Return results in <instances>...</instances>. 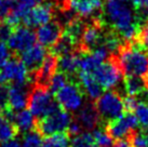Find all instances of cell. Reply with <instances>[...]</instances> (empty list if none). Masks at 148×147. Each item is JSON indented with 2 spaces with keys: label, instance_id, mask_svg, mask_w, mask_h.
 <instances>
[{
  "label": "cell",
  "instance_id": "obj_1",
  "mask_svg": "<svg viewBox=\"0 0 148 147\" xmlns=\"http://www.w3.org/2000/svg\"><path fill=\"white\" fill-rule=\"evenodd\" d=\"M103 20L117 32L127 28L136 21V14L129 0H107L104 2Z\"/></svg>",
  "mask_w": 148,
  "mask_h": 147
},
{
  "label": "cell",
  "instance_id": "obj_2",
  "mask_svg": "<svg viewBox=\"0 0 148 147\" xmlns=\"http://www.w3.org/2000/svg\"><path fill=\"white\" fill-rule=\"evenodd\" d=\"M138 43L120 50L118 63L125 76H146L148 70V53Z\"/></svg>",
  "mask_w": 148,
  "mask_h": 147
},
{
  "label": "cell",
  "instance_id": "obj_3",
  "mask_svg": "<svg viewBox=\"0 0 148 147\" xmlns=\"http://www.w3.org/2000/svg\"><path fill=\"white\" fill-rule=\"evenodd\" d=\"M28 107L32 114L36 118L40 119L58 110L60 105L48 87L37 84L29 92Z\"/></svg>",
  "mask_w": 148,
  "mask_h": 147
},
{
  "label": "cell",
  "instance_id": "obj_4",
  "mask_svg": "<svg viewBox=\"0 0 148 147\" xmlns=\"http://www.w3.org/2000/svg\"><path fill=\"white\" fill-rule=\"evenodd\" d=\"M94 105L101 118L106 121L119 118L125 111L123 98H121L119 93L114 90H107L106 92L102 93Z\"/></svg>",
  "mask_w": 148,
  "mask_h": 147
},
{
  "label": "cell",
  "instance_id": "obj_5",
  "mask_svg": "<svg viewBox=\"0 0 148 147\" xmlns=\"http://www.w3.org/2000/svg\"><path fill=\"white\" fill-rule=\"evenodd\" d=\"M71 121V114L60 107L51 115L39 119L36 127L43 136H50L58 132H65Z\"/></svg>",
  "mask_w": 148,
  "mask_h": 147
},
{
  "label": "cell",
  "instance_id": "obj_6",
  "mask_svg": "<svg viewBox=\"0 0 148 147\" xmlns=\"http://www.w3.org/2000/svg\"><path fill=\"white\" fill-rule=\"evenodd\" d=\"M93 76L104 90H114L122 79V70L116 60H106L93 71Z\"/></svg>",
  "mask_w": 148,
  "mask_h": 147
},
{
  "label": "cell",
  "instance_id": "obj_7",
  "mask_svg": "<svg viewBox=\"0 0 148 147\" xmlns=\"http://www.w3.org/2000/svg\"><path fill=\"white\" fill-rule=\"evenodd\" d=\"M30 73L21 58H10L7 64L0 68V83L7 84L12 82L13 84L26 86L30 79Z\"/></svg>",
  "mask_w": 148,
  "mask_h": 147
},
{
  "label": "cell",
  "instance_id": "obj_8",
  "mask_svg": "<svg viewBox=\"0 0 148 147\" xmlns=\"http://www.w3.org/2000/svg\"><path fill=\"white\" fill-rule=\"evenodd\" d=\"M56 102L63 109L69 113L78 111L83 106V92L75 82H67L61 90L55 93Z\"/></svg>",
  "mask_w": 148,
  "mask_h": 147
},
{
  "label": "cell",
  "instance_id": "obj_9",
  "mask_svg": "<svg viewBox=\"0 0 148 147\" xmlns=\"http://www.w3.org/2000/svg\"><path fill=\"white\" fill-rule=\"evenodd\" d=\"M138 127V121L134 114L131 111L124 113L119 118L107 121L106 131L114 139H123L130 137V135L135 132Z\"/></svg>",
  "mask_w": 148,
  "mask_h": 147
},
{
  "label": "cell",
  "instance_id": "obj_10",
  "mask_svg": "<svg viewBox=\"0 0 148 147\" xmlns=\"http://www.w3.org/2000/svg\"><path fill=\"white\" fill-rule=\"evenodd\" d=\"M37 41L36 33L27 26H17L13 29L12 34L8 39V45L11 51L15 53H22L33 47Z\"/></svg>",
  "mask_w": 148,
  "mask_h": 147
},
{
  "label": "cell",
  "instance_id": "obj_11",
  "mask_svg": "<svg viewBox=\"0 0 148 147\" xmlns=\"http://www.w3.org/2000/svg\"><path fill=\"white\" fill-rule=\"evenodd\" d=\"M53 3L41 2L30 8L23 17L22 23L27 27H39L49 23L53 19Z\"/></svg>",
  "mask_w": 148,
  "mask_h": 147
},
{
  "label": "cell",
  "instance_id": "obj_12",
  "mask_svg": "<svg viewBox=\"0 0 148 147\" xmlns=\"http://www.w3.org/2000/svg\"><path fill=\"white\" fill-rule=\"evenodd\" d=\"M62 34L63 29L61 24L58 22L51 21L38 27L36 32V38L39 45H43L45 48H52L62 37Z\"/></svg>",
  "mask_w": 148,
  "mask_h": 147
},
{
  "label": "cell",
  "instance_id": "obj_13",
  "mask_svg": "<svg viewBox=\"0 0 148 147\" xmlns=\"http://www.w3.org/2000/svg\"><path fill=\"white\" fill-rule=\"evenodd\" d=\"M108 56H109V51L104 45H99L92 51H89L88 53L84 52L82 54L79 70L93 73L102 63L108 60Z\"/></svg>",
  "mask_w": 148,
  "mask_h": 147
},
{
  "label": "cell",
  "instance_id": "obj_14",
  "mask_svg": "<svg viewBox=\"0 0 148 147\" xmlns=\"http://www.w3.org/2000/svg\"><path fill=\"white\" fill-rule=\"evenodd\" d=\"M48 55L47 48L41 45H35L29 49L21 53V61L27 67L30 75H34L38 71L45 58Z\"/></svg>",
  "mask_w": 148,
  "mask_h": 147
},
{
  "label": "cell",
  "instance_id": "obj_15",
  "mask_svg": "<svg viewBox=\"0 0 148 147\" xmlns=\"http://www.w3.org/2000/svg\"><path fill=\"white\" fill-rule=\"evenodd\" d=\"M3 116H5L9 120H11L13 124L16 127L18 132L26 133L30 130H34L36 127V117L32 114L29 109H22L20 111H13L7 108Z\"/></svg>",
  "mask_w": 148,
  "mask_h": 147
},
{
  "label": "cell",
  "instance_id": "obj_16",
  "mask_svg": "<svg viewBox=\"0 0 148 147\" xmlns=\"http://www.w3.org/2000/svg\"><path fill=\"white\" fill-rule=\"evenodd\" d=\"M68 9L80 17L94 16L103 9V0H67Z\"/></svg>",
  "mask_w": 148,
  "mask_h": 147
},
{
  "label": "cell",
  "instance_id": "obj_17",
  "mask_svg": "<svg viewBox=\"0 0 148 147\" xmlns=\"http://www.w3.org/2000/svg\"><path fill=\"white\" fill-rule=\"evenodd\" d=\"M103 39V30L102 25L99 23V21L94 22L93 24L86 25L83 29L82 36L80 39V45L83 52H89L99 47L101 41Z\"/></svg>",
  "mask_w": 148,
  "mask_h": 147
},
{
  "label": "cell",
  "instance_id": "obj_18",
  "mask_svg": "<svg viewBox=\"0 0 148 147\" xmlns=\"http://www.w3.org/2000/svg\"><path fill=\"white\" fill-rule=\"evenodd\" d=\"M28 95L26 87L21 84H12L8 91V108L13 111H20L28 106Z\"/></svg>",
  "mask_w": 148,
  "mask_h": 147
},
{
  "label": "cell",
  "instance_id": "obj_19",
  "mask_svg": "<svg viewBox=\"0 0 148 147\" xmlns=\"http://www.w3.org/2000/svg\"><path fill=\"white\" fill-rule=\"evenodd\" d=\"M101 116L93 104H83V106L78 110V121L84 130H94L97 128L101 121Z\"/></svg>",
  "mask_w": 148,
  "mask_h": 147
},
{
  "label": "cell",
  "instance_id": "obj_20",
  "mask_svg": "<svg viewBox=\"0 0 148 147\" xmlns=\"http://www.w3.org/2000/svg\"><path fill=\"white\" fill-rule=\"evenodd\" d=\"M78 79L80 84L82 87L83 92L86 94V96L91 101H96L103 93V88L101 87L99 82L96 81L92 73H86L79 70Z\"/></svg>",
  "mask_w": 148,
  "mask_h": 147
},
{
  "label": "cell",
  "instance_id": "obj_21",
  "mask_svg": "<svg viewBox=\"0 0 148 147\" xmlns=\"http://www.w3.org/2000/svg\"><path fill=\"white\" fill-rule=\"evenodd\" d=\"M82 54L78 52L71 51L69 53L63 54L61 56H58V67L56 69L61 70L64 74L74 75L80 68V62H81Z\"/></svg>",
  "mask_w": 148,
  "mask_h": 147
},
{
  "label": "cell",
  "instance_id": "obj_22",
  "mask_svg": "<svg viewBox=\"0 0 148 147\" xmlns=\"http://www.w3.org/2000/svg\"><path fill=\"white\" fill-rule=\"evenodd\" d=\"M56 67H58V58H56V56L53 55L52 53L48 54L47 57L45 58L43 63L40 66V68L38 69L37 73L35 74V78L37 80L38 84L47 86L50 77L56 70Z\"/></svg>",
  "mask_w": 148,
  "mask_h": 147
},
{
  "label": "cell",
  "instance_id": "obj_23",
  "mask_svg": "<svg viewBox=\"0 0 148 147\" xmlns=\"http://www.w3.org/2000/svg\"><path fill=\"white\" fill-rule=\"evenodd\" d=\"M147 87V81L142 76H127L123 82V89L127 95L138 96Z\"/></svg>",
  "mask_w": 148,
  "mask_h": 147
},
{
  "label": "cell",
  "instance_id": "obj_24",
  "mask_svg": "<svg viewBox=\"0 0 148 147\" xmlns=\"http://www.w3.org/2000/svg\"><path fill=\"white\" fill-rule=\"evenodd\" d=\"M17 133L18 131L12 121L3 115H0V143L15 139Z\"/></svg>",
  "mask_w": 148,
  "mask_h": 147
},
{
  "label": "cell",
  "instance_id": "obj_25",
  "mask_svg": "<svg viewBox=\"0 0 148 147\" xmlns=\"http://www.w3.org/2000/svg\"><path fill=\"white\" fill-rule=\"evenodd\" d=\"M76 42H75L69 36H67L66 34L63 33L62 37L58 39V41L55 43V45L51 48L52 52L51 53L55 55V56H61L63 54L69 53L73 51L75 47H76Z\"/></svg>",
  "mask_w": 148,
  "mask_h": 147
},
{
  "label": "cell",
  "instance_id": "obj_26",
  "mask_svg": "<svg viewBox=\"0 0 148 147\" xmlns=\"http://www.w3.org/2000/svg\"><path fill=\"white\" fill-rule=\"evenodd\" d=\"M67 82H68L67 75L64 74L63 71H61V70L56 69L53 73V75L50 77L47 87L49 88V90L51 91L52 93L55 94L56 92H58V91L61 90Z\"/></svg>",
  "mask_w": 148,
  "mask_h": 147
},
{
  "label": "cell",
  "instance_id": "obj_27",
  "mask_svg": "<svg viewBox=\"0 0 148 147\" xmlns=\"http://www.w3.org/2000/svg\"><path fill=\"white\" fill-rule=\"evenodd\" d=\"M93 139L96 144V146L99 147H111L114 145V139L111 137L109 133L106 131V129H101V128H95L93 132Z\"/></svg>",
  "mask_w": 148,
  "mask_h": 147
},
{
  "label": "cell",
  "instance_id": "obj_28",
  "mask_svg": "<svg viewBox=\"0 0 148 147\" xmlns=\"http://www.w3.org/2000/svg\"><path fill=\"white\" fill-rule=\"evenodd\" d=\"M70 144L71 147H96L92 132H81L80 134L73 136Z\"/></svg>",
  "mask_w": 148,
  "mask_h": 147
},
{
  "label": "cell",
  "instance_id": "obj_29",
  "mask_svg": "<svg viewBox=\"0 0 148 147\" xmlns=\"http://www.w3.org/2000/svg\"><path fill=\"white\" fill-rule=\"evenodd\" d=\"M43 142L42 134L38 130H30L24 133L22 139L23 147H39Z\"/></svg>",
  "mask_w": 148,
  "mask_h": 147
},
{
  "label": "cell",
  "instance_id": "obj_30",
  "mask_svg": "<svg viewBox=\"0 0 148 147\" xmlns=\"http://www.w3.org/2000/svg\"><path fill=\"white\" fill-rule=\"evenodd\" d=\"M103 45L106 47V49L109 51V53H119L121 47V37L116 35L115 33H109L104 37Z\"/></svg>",
  "mask_w": 148,
  "mask_h": 147
},
{
  "label": "cell",
  "instance_id": "obj_31",
  "mask_svg": "<svg viewBox=\"0 0 148 147\" xmlns=\"http://www.w3.org/2000/svg\"><path fill=\"white\" fill-rule=\"evenodd\" d=\"M140 29H142V25L138 22H135V23H133L132 25L127 26V28L122 29L118 33L120 34L119 36L121 37L122 40L127 41V42H132L138 38Z\"/></svg>",
  "mask_w": 148,
  "mask_h": 147
},
{
  "label": "cell",
  "instance_id": "obj_32",
  "mask_svg": "<svg viewBox=\"0 0 148 147\" xmlns=\"http://www.w3.org/2000/svg\"><path fill=\"white\" fill-rule=\"evenodd\" d=\"M134 115L136 116L140 127L148 129V103L140 101L136 108L134 109Z\"/></svg>",
  "mask_w": 148,
  "mask_h": 147
},
{
  "label": "cell",
  "instance_id": "obj_33",
  "mask_svg": "<svg viewBox=\"0 0 148 147\" xmlns=\"http://www.w3.org/2000/svg\"><path fill=\"white\" fill-rule=\"evenodd\" d=\"M129 141L132 147H148V134L145 132H133Z\"/></svg>",
  "mask_w": 148,
  "mask_h": 147
},
{
  "label": "cell",
  "instance_id": "obj_34",
  "mask_svg": "<svg viewBox=\"0 0 148 147\" xmlns=\"http://www.w3.org/2000/svg\"><path fill=\"white\" fill-rule=\"evenodd\" d=\"M15 0H0V21L5 20V17L15 7Z\"/></svg>",
  "mask_w": 148,
  "mask_h": 147
},
{
  "label": "cell",
  "instance_id": "obj_35",
  "mask_svg": "<svg viewBox=\"0 0 148 147\" xmlns=\"http://www.w3.org/2000/svg\"><path fill=\"white\" fill-rule=\"evenodd\" d=\"M10 58H11V49L9 48L8 43H5L4 41H0V68L3 67Z\"/></svg>",
  "mask_w": 148,
  "mask_h": 147
},
{
  "label": "cell",
  "instance_id": "obj_36",
  "mask_svg": "<svg viewBox=\"0 0 148 147\" xmlns=\"http://www.w3.org/2000/svg\"><path fill=\"white\" fill-rule=\"evenodd\" d=\"M13 29H14V27L8 24L5 21H1L0 22V40L4 41V42L8 41V39L12 34Z\"/></svg>",
  "mask_w": 148,
  "mask_h": 147
},
{
  "label": "cell",
  "instance_id": "obj_37",
  "mask_svg": "<svg viewBox=\"0 0 148 147\" xmlns=\"http://www.w3.org/2000/svg\"><path fill=\"white\" fill-rule=\"evenodd\" d=\"M140 103V100H137L136 96L133 95H127L123 98V104H124V109L125 111H134V109L136 108L137 104Z\"/></svg>",
  "mask_w": 148,
  "mask_h": 147
},
{
  "label": "cell",
  "instance_id": "obj_38",
  "mask_svg": "<svg viewBox=\"0 0 148 147\" xmlns=\"http://www.w3.org/2000/svg\"><path fill=\"white\" fill-rule=\"evenodd\" d=\"M137 39H138V45L148 51V24L142 26V29H140V33Z\"/></svg>",
  "mask_w": 148,
  "mask_h": 147
},
{
  "label": "cell",
  "instance_id": "obj_39",
  "mask_svg": "<svg viewBox=\"0 0 148 147\" xmlns=\"http://www.w3.org/2000/svg\"><path fill=\"white\" fill-rule=\"evenodd\" d=\"M83 128L82 126L78 122V121H71L70 124L67 128V133L69 134V136H76V135L80 134L82 132Z\"/></svg>",
  "mask_w": 148,
  "mask_h": 147
},
{
  "label": "cell",
  "instance_id": "obj_40",
  "mask_svg": "<svg viewBox=\"0 0 148 147\" xmlns=\"http://www.w3.org/2000/svg\"><path fill=\"white\" fill-rule=\"evenodd\" d=\"M16 1V3L18 4H22V5H24L26 8H33L34 5H36V4H39L41 3L43 0H15Z\"/></svg>",
  "mask_w": 148,
  "mask_h": 147
},
{
  "label": "cell",
  "instance_id": "obj_41",
  "mask_svg": "<svg viewBox=\"0 0 148 147\" xmlns=\"http://www.w3.org/2000/svg\"><path fill=\"white\" fill-rule=\"evenodd\" d=\"M133 7L137 9H148V0H129Z\"/></svg>",
  "mask_w": 148,
  "mask_h": 147
},
{
  "label": "cell",
  "instance_id": "obj_42",
  "mask_svg": "<svg viewBox=\"0 0 148 147\" xmlns=\"http://www.w3.org/2000/svg\"><path fill=\"white\" fill-rule=\"evenodd\" d=\"M0 147H23L22 142H20L18 139H10L8 142H3V143H0Z\"/></svg>",
  "mask_w": 148,
  "mask_h": 147
},
{
  "label": "cell",
  "instance_id": "obj_43",
  "mask_svg": "<svg viewBox=\"0 0 148 147\" xmlns=\"http://www.w3.org/2000/svg\"><path fill=\"white\" fill-rule=\"evenodd\" d=\"M112 147H132L130 141L123 139H118L117 143H115L112 145Z\"/></svg>",
  "mask_w": 148,
  "mask_h": 147
},
{
  "label": "cell",
  "instance_id": "obj_44",
  "mask_svg": "<svg viewBox=\"0 0 148 147\" xmlns=\"http://www.w3.org/2000/svg\"><path fill=\"white\" fill-rule=\"evenodd\" d=\"M8 108V104H7V100L0 98V115H3L4 111Z\"/></svg>",
  "mask_w": 148,
  "mask_h": 147
},
{
  "label": "cell",
  "instance_id": "obj_45",
  "mask_svg": "<svg viewBox=\"0 0 148 147\" xmlns=\"http://www.w3.org/2000/svg\"><path fill=\"white\" fill-rule=\"evenodd\" d=\"M39 147H55V146H54L53 144H52L51 142H50L49 139H45V141H43V142L41 143V145H40Z\"/></svg>",
  "mask_w": 148,
  "mask_h": 147
},
{
  "label": "cell",
  "instance_id": "obj_46",
  "mask_svg": "<svg viewBox=\"0 0 148 147\" xmlns=\"http://www.w3.org/2000/svg\"><path fill=\"white\" fill-rule=\"evenodd\" d=\"M146 81L148 82V70H147V74H146Z\"/></svg>",
  "mask_w": 148,
  "mask_h": 147
}]
</instances>
